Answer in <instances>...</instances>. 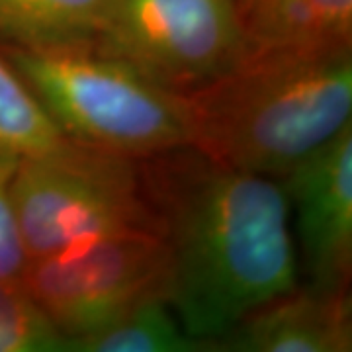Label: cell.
<instances>
[{
  "instance_id": "11",
  "label": "cell",
  "mask_w": 352,
  "mask_h": 352,
  "mask_svg": "<svg viewBox=\"0 0 352 352\" xmlns=\"http://www.w3.org/2000/svg\"><path fill=\"white\" fill-rule=\"evenodd\" d=\"M78 352H210V344L188 335L166 298L133 307L110 325L69 342Z\"/></svg>"
},
{
  "instance_id": "10",
  "label": "cell",
  "mask_w": 352,
  "mask_h": 352,
  "mask_svg": "<svg viewBox=\"0 0 352 352\" xmlns=\"http://www.w3.org/2000/svg\"><path fill=\"white\" fill-rule=\"evenodd\" d=\"M112 0H0V41L12 45L88 43Z\"/></svg>"
},
{
  "instance_id": "1",
  "label": "cell",
  "mask_w": 352,
  "mask_h": 352,
  "mask_svg": "<svg viewBox=\"0 0 352 352\" xmlns=\"http://www.w3.org/2000/svg\"><path fill=\"white\" fill-rule=\"evenodd\" d=\"M141 170L170 252L168 302L210 352L245 315L300 286L276 178L217 163L190 145L141 159Z\"/></svg>"
},
{
  "instance_id": "5",
  "label": "cell",
  "mask_w": 352,
  "mask_h": 352,
  "mask_svg": "<svg viewBox=\"0 0 352 352\" xmlns=\"http://www.w3.org/2000/svg\"><path fill=\"white\" fill-rule=\"evenodd\" d=\"M69 342L141 303L170 298V252L161 231H124L30 258L20 280Z\"/></svg>"
},
{
  "instance_id": "3",
  "label": "cell",
  "mask_w": 352,
  "mask_h": 352,
  "mask_svg": "<svg viewBox=\"0 0 352 352\" xmlns=\"http://www.w3.org/2000/svg\"><path fill=\"white\" fill-rule=\"evenodd\" d=\"M0 51L69 141L133 159L190 145L186 98L88 43Z\"/></svg>"
},
{
  "instance_id": "6",
  "label": "cell",
  "mask_w": 352,
  "mask_h": 352,
  "mask_svg": "<svg viewBox=\"0 0 352 352\" xmlns=\"http://www.w3.org/2000/svg\"><path fill=\"white\" fill-rule=\"evenodd\" d=\"M92 43L176 94L208 85L247 51L233 0H112Z\"/></svg>"
},
{
  "instance_id": "12",
  "label": "cell",
  "mask_w": 352,
  "mask_h": 352,
  "mask_svg": "<svg viewBox=\"0 0 352 352\" xmlns=\"http://www.w3.org/2000/svg\"><path fill=\"white\" fill-rule=\"evenodd\" d=\"M67 141L0 51V151L25 159L53 151Z\"/></svg>"
},
{
  "instance_id": "8",
  "label": "cell",
  "mask_w": 352,
  "mask_h": 352,
  "mask_svg": "<svg viewBox=\"0 0 352 352\" xmlns=\"http://www.w3.org/2000/svg\"><path fill=\"white\" fill-rule=\"evenodd\" d=\"M351 351V294L307 286L263 303L214 344V352Z\"/></svg>"
},
{
  "instance_id": "7",
  "label": "cell",
  "mask_w": 352,
  "mask_h": 352,
  "mask_svg": "<svg viewBox=\"0 0 352 352\" xmlns=\"http://www.w3.org/2000/svg\"><path fill=\"white\" fill-rule=\"evenodd\" d=\"M305 286L349 292L352 274V124L278 180Z\"/></svg>"
},
{
  "instance_id": "2",
  "label": "cell",
  "mask_w": 352,
  "mask_h": 352,
  "mask_svg": "<svg viewBox=\"0 0 352 352\" xmlns=\"http://www.w3.org/2000/svg\"><path fill=\"white\" fill-rule=\"evenodd\" d=\"M190 147L280 180L352 124V50H251L184 94Z\"/></svg>"
},
{
  "instance_id": "9",
  "label": "cell",
  "mask_w": 352,
  "mask_h": 352,
  "mask_svg": "<svg viewBox=\"0 0 352 352\" xmlns=\"http://www.w3.org/2000/svg\"><path fill=\"white\" fill-rule=\"evenodd\" d=\"M251 50H352V0H233Z\"/></svg>"
},
{
  "instance_id": "4",
  "label": "cell",
  "mask_w": 352,
  "mask_h": 352,
  "mask_svg": "<svg viewBox=\"0 0 352 352\" xmlns=\"http://www.w3.org/2000/svg\"><path fill=\"white\" fill-rule=\"evenodd\" d=\"M12 206L28 261L124 231H161L141 159L75 141L18 161Z\"/></svg>"
},
{
  "instance_id": "14",
  "label": "cell",
  "mask_w": 352,
  "mask_h": 352,
  "mask_svg": "<svg viewBox=\"0 0 352 352\" xmlns=\"http://www.w3.org/2000/svg\"><path fill=\"white\" fill-rule=\"evenodd\" d=\"M18 161L20 159L0 151V278L20 284L28 254L20 239L12 206V178Z\"/></svg>"
},
{
  "instance_id": "13",
  "label": "cell",
  "mask_w": 352,
  "mask_h": 352,
  "mask_svg": "<svg viewBox=\"0 0 352 352\" xmlns=\"http://www.w3.org/2000/svg\"><path fill=\"white\" fill-rule=\"evenodd\" d=\"M67 339L53 327L22 284L0 278V352H61Z\"/></svg>"
}]
</instances>
